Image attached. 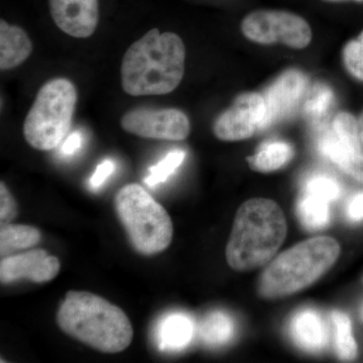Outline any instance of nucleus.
Listing matches in <instances>:
<instances>
[{"label":"nucleus","instance_id":"32","mask_svg":"<svg viewBox=\"0 0 363 363\" xmlns=\"http://www.w3.org/2000/svg\"><path fill=\"white\" fill-rule=\"evenodd\" d=\"M358 40H360V42H362V44H363V30H362V33H360L359 37H358Z\"/></svg>","mask_w":363,"mask_h":363},{"label":"nucleus","instance_id":"5","mask_svg":"<svg viewBox=\"0 0 363 363\" xmlns=\"http://www.w3.org/2000/svg\"><path fill=\"white\" fill-rule=\"evenodd\" d=\"M119 221L131 245L143 255H154L166 250L173 240L171 217L138 184H128L114 199Z\"/></svg>","mask_w":363,"mask_h":363},{"label":"nucleus","instance_id":"16","mask_svg":"<svg viewBox=\"0 0 363 363\" xmlns=\"http://www.w3.org/2000/svg\"><path fill=\"white\" fill-rule=\"evenodd\" d=\"M194 323L182 313L164 317L157 328V342L162 350H180L185 348L194 335Z\"/></svg>","mask_w":363,"mask_h":363},{"label":"nucleus","instance_id":"24","mask_svg":"<svg viewBox=\"0 0 363 363\" xmlns=\"http://www.w3.org/2000/svg\"><path fill=\"white\" fill-rule=\"evenodd\" d=\"M303 192L317 196L331 203L338 199L340 195V187L337 182L331 177L317 175L313 176L306 182Z\"/></svg>","mask_w":363,"mask_h":363},{"label":"nucleus","instance_id":"8","mask_svg":"<svg viewBox=\"0 0 363 363\" xmlns=\"http://www.w3.org/2000/svg\"><path fill=\"white\" fill-rule=\"evenodd\" d=\"M319 150L341 171L363 183V149L358 121L348 112H339L330 128L320 136Z\"/></svg>","mask_w":363,"mask_h":363},{"label":"nucleus","instance_id":"14","mask_svg":"<svg viewBox=\"0 0 363 363\" xmlns=\"http://www.w3.org/2000/svg\"><path fill=\"white\" fill-rule=\"evenodd\" d=\"M291 334L296 344L308 352H319L329 341L323 318L313 309L301 310L291 322Z\"/></svg>","mask_w":363,"mask_h":363},{"label":"nucleus","instance_id":"9","mask_svg":"<svg viewBox=\"0 0 363 363\" xmlns=\"http://www.w3.org/2000/svg\"><path fill=\"white\" fill-rule=\"evenodd\" d=\"M267 105L264 95L243 93L215 119L213 133L223 142H240L266 128Z\"/></svg>","mask_w":363,"mask_h":363},{"label":"nucleus","instance_id":"27","mask_svg":"<svg viewBox=\"0 0 363 363\" xmlns=\"http://www.w3.org/2000/svg\"><path fill=\"white\" fill-rule=\"evenodd\" d=\"M114 169H116V164L111 160H105L101 164H98L94 175L92 176L90 180L92 187L98 188L104 185L106 179L113 173Z\"/></svg>","mask_w":363,"mask_h":363},{"label":"nucleus","instance_id":"13","mask_svg":"<svg viewBox=\"0 0 363 363\" xmlns=\"http://www.w3.org/2000/svg\"><path fill=\"white\" fill-rule=\"evenodd\" d=\"M307 78L302 72L290 69L279 76L264 95L267 105L266 128L295 111L304 96Z\"/></svg>","mask_w":363,"mask_h":363},{"label":"nucleus","instance_id":"20","mask_svg":"<svg viewBox=\"0 0 363 363\" xmlns=\"http://www.w3.org/2000/svg\"><path fill=\"white\" fill-rule=\"evenodd\" d=\"M234 330L233 318L221 311L210 313L200 325V335L208 345L220 346L228 343L233 337Z\"/></svg>","mask_w":363,"mask_h":363},{"label":"nucleus","instance_id":"23","mask_svg":"<svg viewBox=\"0 0 363 363\" xmlns=\"http://www.w3.org/2000/svg\"><path fill=\"white\" fill-rule=\"evenodd\" d=\"M185 157L186 152L184 150H177L169 152L159 164L150 167L149 176L145 179V184L154 187L164 183L181 166Z\"/></svg>","mask_w":363,"mask_h":363},{"label":"nucleus","instance_id":"22","mask_svg":"<svg viewBox=\"0 0 363 363\" xmlns=\"http://www.w3.org/2000/svg\"><path fill=\"white\" fill-rule=\"evenodd\" d=\"M334 96L330 88L324 84H317L313 87L308 95L304 105L306 116L309 117L313 123L321 125L328 116L333 102Z\"/></svg>","mask_w":363,"mask_h":363},{"label":"nucleus","instance_id":"31","mask_svg":"<svg viewBox=\"0 0 363 363\" xmlns=\"http://www.w3.org/2000/svg\"><path fill=\"white\" fill-rule=\"evenodd\" d=\"M326 1L336 2V1H345V0H326ZM357 1H363V0H357Z\"/></svg>","mask_w":363,"mask_h":363},{"label":"nucleus","instance_id":"7","mask_svg":"<svg viewBox=\"0 0 363 363\" xmlns=\"http://www.w3.org/2000/svg\"><path fill=\"white\" fill-rule=\"evenodd\" d=\"M240 28L247 40L259 45L281 44L291 49L303 50L312 40L308 21L290 11H252L241 21Z\"/></svg>","mask_w":363,"mask_h":363},{"label":"nucleus","instance_id":"6","mask_svg":"<svg viewBox=\"0 0 363 363\" xmlns=\"http://www.w3.org/2000/svg\"><path fill=\"white\" fill-rule=\"evenodd\" d=\"M77 97L68 79H52L43 85L23 123L26 143L39 150L58 147L70 130Z\"/></svg>","mask_w":363,"mask_h":363},{"label":"nucleus","instance_id":"12","mask_svg":"<svg viewBox=\"0 0 363 363\" xmlns=\"http://www.w3.org/2000/svg\"><path fill=\"white\" fill-rule=\"evenodd\" d=\"M50 13L60 30L85 39L94 33L99 21V0H49Z\"/></svg>","mask_w":363,"mask_h":363},{"label":"nucleus","instance_id":"33","mask_svg":"<svg viewBox=\"0 0 363 363\" xmlns=\"http://www.w3.org/2000/svg\"><path fill=\"white\" fill-rule=\"evenodd\" d=\"M360 317H362V320L363 321V306H362V311H360Z\"/></svg>","mask_w":363,"mask_h":363},{"label":"nucleus","instance_id":"26","mask_svg":"<svg viewBox=\"0 0 363 363\" xmlns=\"http://www.w3.org/2000/svg\"><path fill=\"white\" fill-rule=\"evenodd\" d=\"M18 204L4 182L0 183V224L11 223L18 216Z\"/></svg>","mask_w":363,"mask_h":363},{"label":"nucleus","instance_id":"28","mask_svg":"<svg viewBox=\"0 0 363 363\" xmlns=\"http://www.w3.org/2000/svg\"><path fill=\"white\" fill-rule=\"evenodd\" d=\"M346 214L351 221H360L363 219V192L353 196L346 209Z\"/></svg>","mask_w":363,"mask_h":363},{"label":"nucleus","instance_id":"4","mask_svg":"<svg viewBox=\"0 0 363 363\" xmlns=\"http://www.w3.org/2000/svg\"><path fill=\"white\" fill-rule=\"evenodd\" d=\"M340 255L337 241L327 236L310 238L281 252L260 274V297L274 300L311 286L329 271Z\"/></svg>","mask_w":363,"mask_h":363},{"label":"nucleus","instance_id":"19","mask_svg":"<svg viewBox=\"0 0 363 363\" xmlns=\"http://www.w3.org/2000/svg\"><path fill=\"white\" fill-rule=\"evenodd\" d=\"M329 204L322 198L302 192L297 204V214L302 225L311 231L325 228L330 220Z\"/></svg>","mask_w":363,"mask_h":363},{"label":"nucleus","instance_id":"30","mask_svg":"<svg viewBox=\"0 0 363 363\" xmlns=\"http://www.w3.org/2000/svg\"><path fill=\"white\" fill-rule=\"evenodd\" d=\"M358 126H359L360 142H362L363 149V111L362 116L359 117V119H358Z\"/></svg>","mask_w":363,"mask_h":363},{"label":"nucleus","instance_id":"18","mask_svg":"<svg viewBox=\"0 0 363 363\" xmlns=\"http://www.w3.org/2000/svg\"><path fill=\"white\" fill-rule=\"evenodd\" d=\"M40 233L39 229L23 224L9 223L1 226L0 230V255L9 257L18 250H28L39 245Z\"/></svg>","mask_w":363,"mask_h":363},{"label":"nucleus","instance_id":"15","mask_svg":"<svg viewBox=\"0 0 363 363\" xmlns=\"http://www.w3.org/2000/svg\"><path fill=\"white\" fill-rule=\"evenodd\" d=\"M32 52V40L23 28L0 21V69L2 71L20 66Z\"/></svg>","mask_w":363,"mask_h":363},{"label":"nucleus","instance_id":"2","mask_svg":"<svg viewBox=\"0 0 363 363\" xmlns=\"http://www.w3.org/2000/svg\"><path fill=\"white\" fill-rule=\"evenodd\" d=\"M56 320L67 335L100 352H121L133 341V325L125 313L95 294L69 291Z\"/></svg>","mask_w":363,"mask_h":363},{"label":"nucleus","instance_id":"29","mask_svg":"<svg viewBox=\"0 0 363 363\" xmlns=\"http://www.w3.org/2000/svg\"><path fill=\"white\" fill-rule=\"evenodd\" d=\"M81 145H82V136H81L80 133L76 131V133L69 135L62 145V154L65 155V156H70V155L76 152V150L80 149Z\"/></svg>","mask_w":363,"mask_h":363},{"label":"nucleus","instance_id":"21","mask_svg":"<svg viewBox=\"0 0 363 363\" xmlns=\"http://www.w3.org/2000/svg\"><path fill=\"white\" fill-rule=\"evenodd\" d=\"M331 319L335 328L336 354L343 362H352L357 357L358 348L352 335L350 317L342 312L334 311Z\"/></svg>","mask_w":363,"mask_h":363},{"label":"nucleus","instance_id":"17","mask_svg":"<svg viewBox=\"0 0 363 363\" xmlns=\"http://www.w3.org/2000/svg\"><path fill=\"white\" fill-rule=\"evenodd\" d=\"M294 150L288 143L274 140L264 143L257 154L247 157L250 168L259 173H271L283 168L292 160Z\"/></svg>","mask_w":363,"mask_h":363},{"label":"nucleus","instance_id":"1","mask_svg":"<svg viewBox=\"0 0 363 363\" xmlns=\"http://www.w3.org/2000/svg\"><path fill=\"white\" fill-rule=\"evenodd\" d=\"M185 60V45L177 33L152 28L124 54L123 90L131 96L168 94L180 85Z\"/></svg>","mask_w":363,"mask_h":363},{"label":"nucleus","instance_id":"25","mask_svg":"<svg viewBox=\"0 0 363 363\" xmlns=\"http://www.w3.org/2000/svg\"><path fill=\"white\" fill-rule=\"evenodd\" d=\"M343 63L352 77L363 82V44L359 40H350L343 48Z\"/></svg>","mask_w":363,"mask_h":363},{"label":"nucleus","instance_id":"11","mask_svg":"<svg viewBox=\"0 0 363 363\" xmlns=\"http://www.w3.org/2000/svg\"><path fill=\"white\" fill-rule=\"evenodd\" d=\"M61 262L58 257L42 248L2 257L0 281L4 285L20 281L43 284L58 276Z\"/></svg>","mask_w":363,"mask_h":363},{"label":"nucleus","instance_id":"3","mask_svg":"<svg viewBox=\"0 0 363 363\" xmlns=\"http://www.w3.org/2000/svg\"><path fill=\"white\" fill-rule=\"evenodd\" d=\"M288 227L278 203L253 198L236 212L226 247L229 267L248 272L266 264L286 240Z\"/></svg>","mask_w":363,"mask_h":363},{"label":"nucleus","instance_id":"10","mask_svg":"<svg viewBox=\"0 0 363 363\" xmlns=\"http://www.w3.org/2000/svg\"><path fill=\"white\" fill-rule=\"evenodd\" d=\"M126 133L143 138L184 140L190 135V121L176 108H136L126 112L121 121Z\"/></svg>","mask_w":363,"mask_h":363}]
</instances>
